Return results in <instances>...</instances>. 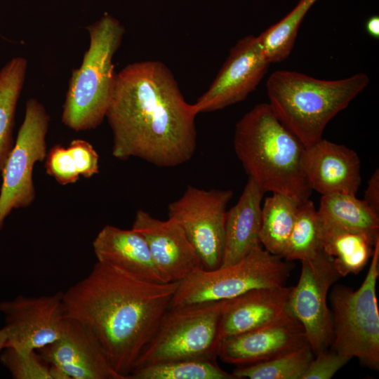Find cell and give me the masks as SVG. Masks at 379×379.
<instances>
[{
	"instance_id": "cell-12",
	"label": "cell",
	"mask_w": 379,
	"mask_h": 379,
	"mask_svg": "<svg viewBox=\"0 0 379 379\" xmlns=\"http://www.w3.org/2000/svg\"><path fill=\"white\" fill-rule=\"evenodd\" d=\"M7 333L6 346L37 350L60 338L65 333L68 317L63 292L36 297L18 295L0 302Z\"/></svg>"
},
{
	"instance_id": "cell-28",
	"label": "cell",
	"mask_w": 379,
	"mask_h": 379,
	"mask_svg": "<svg viewBox=\"0 0 379 379\" xmlns=\"http://www.w3.org/2000/svg\"><path fill=\"white\" fill-rule=\"evenodd\" d=\"M317 210L309 199L300 204L283 258L290 262L313 257L321 250Z\"/></svg>"
},
{
	"instance_id": "cell-32",
	"label": "cell",
	"mask_w": 379,
	"mask_h": 379,
	"mask_svg": "<svg viewBox=\"0 0 379 379\" xmlns=\"http://www.w3.org/2000/svg\"><path fill=\"white\" fill-rule=\"evenodd\" d=\"M67 149L80 175L89 178L99 173V155L90 142L75 139L69 143Z\"/></svg>"
},
{
	"instance_id": "cell-2",
	"label": "cell",
	"mask_w": 379,
	"mask_h": 379,
	"mask_svg": "<svg viewBox=\"0 0 379 379\" xmlns=\"http://www.w3.org/2000/svg\"><path fill=\"white\" fill-rule=\"evenodd\" d=\"M179 281L153 283L97 262L63 292L67 316L98 342L127 379L169 308Z\"/></svg>"
},
{
	"instance_id": "cell-5",
	"label": "cell",
	"mask_w": 379,
	"mask_h": 379,
	"mask_svg": "<svg viewBox=\"0 0 379 379\" xmlns=\"http://www.w3.org/2000/svg\"><path fill=\"white\" fill-rule=\"evenodd\" d=\"M86 29L89 48L81 66L72 70L61 117L63 124L75 131L94 129L105 118L117 74L112 59L125 33L108 13Z\"/></svg>"
},
{
	"instance_id": "cell-27",
	"label": "cell",
	"mask_w": 379,
	"mask_h": 379,
	"mask_svg": "<svg viewBox=\"0 0 379 379\" xmlns=\"http://www.w3.org/2000/svg\"><path fill=\"white\" fill-rule=\"evenodd\" d=\"M314 357L308 345L267 361L238 366L232 373L237 379H302Z\"/></svg>"
},
{
	"instance_id": "cell-17",
	"label": "cell",
	"mask_w": 379,
	"mask_h": 379,
	"mask_svg": "<svg viewBox=\"0 0 379 379\" xmlns=\"http://www.w3.org/2000/svg\"><path fill=\"white\" fill-rule=\"evenodd\" d=\"M357 152L344 145L321 138L306 147L304 171L312 190L323 195H356L361 182Z\"/></svg>"
},
{
	"instance_id": "cell-8",
	"label": "cell",
	"mask_w": 379,
	"mask_h": 379,
	"mask_svg": "<svg viewBox=\"0 0 379 379\" xmlns=\"http://www.w3.org/2000/svg\"><path fill=\"white\" fill-rule=\"evenodd\" d=\"M291 270L288 261L259 246L232 265L194 270L179 281L170 306L225 300L253 288L282 286Z\"/></svg>"
},
{
	"instance_id": "cell-4",
	"label": "cell",
	"mask_w": 379,
	"mask_h": 379,
	"mask_svg": "<svg viewBox=\"0 0 379 379\" xmlns=\"http://www.w3.org/2000/svg\"><path fill=\"white\" fill-rule=\"evenodd\" d=\"M364 73L322 80L288 70L267 81L269 104L279 121L307 147L322 138L328 123L369 84Z\"/></svg>"
},
{
	"instance_id": "cell-33",
	"label": "cell",
	"mask_w": 379,
	"mask_h": 379,
	"mask_svg": "<svg viewBox=\"0 0 379 379\" xmlns=\"http://www.w3.org/2000/svg\"><path fill=\"white\" fill-rule=\"evenodd\" d=\"M368 206L379 214V169L373 172L368 181L363 199Z\"/></svg>"
},
{
	"instance_id": "cell-3",
	"label": "cell",
	"mask_w": 379,
	"mask_h": 379,
	"mask_svg": "<svg viewBox=\"0 0 379 379\" xmlns=\"http://www.w3.org/2000/svg\"><path fill=\"white\" fill-rule=\"evenodd\" d=\"M234 152L248 175L265 192L300 202L312 190L304 171L305 146L277 117L269 103H260L235 126Z\"/></svg>"
},
{
	"instance_id": "cell-14",
	"label": "cell",
	"mask_w": 379,
	"mask_h": 379,
	"mask_svg": "<svg viewBox=\"0 0 379 379\" xmlns=\"http://www.w3.org/2000/svg\"><path fill=\"white\" fill-rule=\"evenodd\" d=\"M310 345L302 324L287 308L271 322L220 340L218 357L237 366L255 364Z\"/></svg>"
},
{
	"instance_id": "cell-13",
	"label": "cell",
	"mask_w": 379,
	"mask_h": 379,
	"mask_svg": "<svg viewBox=\"0 0 379 379\" xmlns=\"http://www.w3.org/2000/svg\"><path fill=\"white\" fill-rule=\"evenodd\" d=\"M270 65L257 36L239 39L208 89L194 103L197 112L220 110L245 100L255 90Z\"/></svg>"
},
{
	"instance_id": "cell-23",
	"label": "cell",
	"mask_w": 379,
	"mask_h": 379,
	"mask_svg": "<svg viewBox=\"0 0 379 379\" xmlns=\"http://www.w3.org/2000/svg\"><path fill=\"white\" fill-rule=\"evenodd\" d=\"M301 203L279 193L265 199L260 240L265 250L283 258Z\"/></svg>"
},
{
	"instance_id": "cell-7",
	"label": "cell",
	"mask_w": 379,
	"mask_h": 379,
	"mask_svg": "<svg viewBox=\"0 0 379 379\" xmlns=\"http://www.w3.org/2000/svg\"><path fill=\"white\" fill-rule=\"evenodd\" d=\"M224 301L170 306L135 368L177 359L217 361Z\"/></svg>"
},
{
	"instance_id": "cell-31",
	"label": "cell",
	"mask_w": 379,
	"mask_h": 379,
	"mask_svg": "<svg viewBox=\"0 0 379 379\" xmlns=\"http://www.w3.org/2000/svg\"><path fill=\"white\" fill-rule=\"evenodd\" d=\"M351 357L328 349L314 355L302 379H330Z\"/></svg>"
},
{
	"instance_id": "cell-30",
	"label": "cell",
	"mask_w": 379,
	"mask_h": 379,
	"mask_svg": "<svg viewBox=\"0 0 379 379\" xmlns=\"http://www.w3.org/2000/svg\"><path fill=\"white\" fill-rule=\"evenodd\" d=\"M45 160L46 173L59 184H72L79 179L80 175L67 147L61 145L52 147L47 152Z\"/></svg>"
},
{
	"instance_id": "cell-24",
	"label": "cell",
	"mask_w": 379,
	"mask_h": 379,
	"mask_svg": "<svg viewBox=\"0 0 379 379\" xmlns=\"http://www.w3.org/2000/svg\"><path fill=\"white\" fill-rule=\"evenodd\" d=\"M27 68V60L15 57L0 70V173L15 143V114Z\"/></svg>"
},
{
	"instance_id": "cell-1",
	"label": "cell",
	"mask_w": 379,
	"mask_h": 379,
	"mask_svg": "<svg viewBox=\"0 0 379 379\" xmlns=\"http://www.w3.org/2000/svg\"><path fill=\"white\" fill-rule=\"evenodd\" d=\"M198 114L163 62L129 64L116 74L105 117L113 134L112 155L160 168L181 165L196 151Z\"/></svg>"
},
{
	"instance_id": "cell-10",
	"label": "cell",
	"mask_w": 379,
	"mask_h": 379,
	"mask_svg": "<svg viewBox=\"0 0 379 379\" xmlns=\"http://www.w3.org/2000/svg\"><path fill=\"white\" fill-rule=\"evenodd\" d=\"M232 197L231 190H206L188 185L178 199L168 204V218L182 228L204 269L211 270L220 266L227 206Z\"/></svg>"
},
{
	"instance_id": "cell-16",
	"label": "cell",
	"mask_w": 379,
	"mask_h": 379,
	"mask_svg": "<svg viewBox=\"0 0 379 379\" xmlns=\"http://www.w3.org/2000/svg\"><path fill=\"white\" fill-rule=\"evenodd\" d=\"M132 229L145 239L156 265L167 282L180 281L203 267L196 249L174 220H161L140 209Z\"/></svg>"
},
{
	"instance_id": "cell-29",
	"label": "cell",
	"mask_w": 379,
	"mask_h": 379,
	"mask_svg": "<svg viewBox=\"0 0 379 379\" xmlns=\"http://www.w3.org/2000/svg\"><path fill=\"white\" fill-rule=\"evenodd\" d=\"M0 361L14 379H52L50 365L36 350L7 346L0 353Z\"/></svg>"
},
{
	"instance_id": "cell-25",
	"label": "cell",
	"mask_w": 379,
	"mask_h": 379,
	"mask_svg": "<svg viewBox=\"0 0 379 379\" xmlns=\"http://www.w3.org/2000/svg\"><path fill=\"white\" fill-rule=\"evenodd\" d=\"M127 379H237L217 361L177 359L135 368Z\"/></svg>"
},
{
	"instance_id": "cell-11",
	"label": "cell",
	"mask_w": 379,
	"mask_h": 379,
	"mask_svg": "<svg viewBox=\"0 0 379 379\" xmlns=\"http://www.w3.org/2000/svg\"><path fill=\"white\" fill-rule=\"evenodd\" d=\"M301 263L300 276L293 286L287 308L303 326L315 355L328 349L332 341V315L327 300L330 288L341 277L332 257L321 249Z\"/></svg>"
},
{
	"instance_id": "cell-18",
	"label": "cell",
	"mask_w": 379,
	"mask_h": 379,
	"mask_svg": "<svg viewBox=\"0 0 379 379\" xmlns=\"http://www.w3.org/2000/svg\"><path fill=\"white\" fill-rule=\"evenodd\" d=\"M93 249L98 262L144 281L168 283L156 265L145 239L132 228L105 225L94 239Z\"/></svg>"
},
{
	"instance_id": "cell-34",
	"label": "cell",
	"mask_w": 379,
	"mask_h": 379,
	"mask_svg": "<svg viewBox=\"0 0 379 379\" xmlns=\"http://www.w3.org/2000/svg\"><path fill=\"white\" fill-rule=\"evenodd\" d=\"M365 29L366 32L373 38H379V17L373 15L366 22Z\"/></svg>"
},
{
	"instance_id": "cell-26",
	"label": "cell",
	"mask_w": 379,
	"mask_h": 379,
	"mask_svg": "<svg viewBox=\"0 0 379 379\" xmlns=\"http://www.w3.org/2000/svg\"><path fill=\"white\" fill-rule=\"evenodd\" d=\"M317 0H300L283 19L262 32L258 37L268 62L277 63L290 55L299 27L312 5Z\"/></svg>"
},
{
	"instance_id": "cell-19",
	"label": "cell",
	"mask_w": 379,
	"mask_h": 379,
	"mask_svg": "<svg viewBox=\"0 0 379 379\" xmlns=\"http://www.w3.org/2000/svg\"><path fill=\"white\" fill-rule=\"evenodd\" d=\"M293 286L253 288L225 300L219 323L220 340L264 326L286 309Z\"/></svg>"
},
{
	"instance_id": "cell-15",
	"label": "cell",
	"mask_w": 379,
	"mask_h": 379,
	"mask_svg": "<svg viewBox=\"0 0 379 379\" xmlns=\"http://www.w3.org/2000/svg\"><path fill=\"white\" fill-rule=\"evenodd\" d=\"M36 352L69 379H126L112 367L93 335L71 318L60 338Z\"/></svg>"
},
{
	"instance_id": "cell-6",
	"label": "cell",
	"mask_w": 379,
	"mask_h": 379,
	"mask_svg": "<svg viewBox=\"0 0 379 379\" xmlns=\"http://www.w3.org/2000/svg\"><path fill=\"white\" fill-rule=\"evenodd\" d=\"M379 276V239L371 265L359 288L334 285L328 293L333 321L331 350L357 357L361 364L379 370V312L376 283Z\"/></svg>"
},
{
	"instance_id": "cell-35",
	"label": "cell",
	"mask_w": 379,
	"mask_h": 379,
	"mask_svg": "<svg viewBox=\"0 0 379 379\" xmlns=\"http://www.w3.org/2000/svg\"><path fill=\"white\" fill-rule=\"evenodd\" d=\"M7 344V333L4 327L0 329V353Z\"/></svg>"
},
{
	"instance_id": "cell-9",
	"label": "cell",
	"mask_w": 379,
	"mask_h": 379,
	"mask_svg": "<svg viewBox=\"0 0 379 379\" xmlns=\"http://www.w3.org/2000/svg\"><path fill=\"white\" fill-rule=\"evenodd\" d=\"M49 122L44 106L34 98L27 100L24 120L1 172L0 231L13 210L27 208L36 199L33 169L46 159Z\"/></svg>"
},
{
	"instance_id": "cell-20",
	"label": "cell",
	"mask_w": 379,
	"mask_h": 379,
	"mask_svg": "<svg viewBox=\"0 0 379 379\" xmlns=\"http://www.w3.org/2000/svg\"><path fill=\"white\" fill-rule=\"evenodd\" d=\"M265 192L251 178L237 202L227 211L224 248L220 266L232 265L262 246L260 240L262 200Z\"/></svg>"
},
{
	"instance_id": "cell-22",
	"label": "cell",
	"mask_w": 379,
	"mask_h": 379,
	"mask_svg": "<svg viewBox=\"0 0 379 379\" xmlns=\"http://www.w3.org/2000/svg\"><path fill=\"white\" fill-rule=\"evenodd\" d=\"M317 213L320 222L379 239V214L356 195L321 196Z\"/></svg>"
},
{
	"instance_id": "cell-21",
	"label": "cell",
	"mask_w": 379,
	"mask_h": 379,
	"mask_svg": "<svg viewBox=\"0 0 379 379\" xmlns=\"http://www.w3.org/2000/svg\"><path fill=\"white\" fill-rule=\"evenodd\" d=\"M319 222L321 248L332 257L340 276L360 272L371 258L375 244L379 239L325 224L320 220Z\"/></svg>"
}]
</instances>
